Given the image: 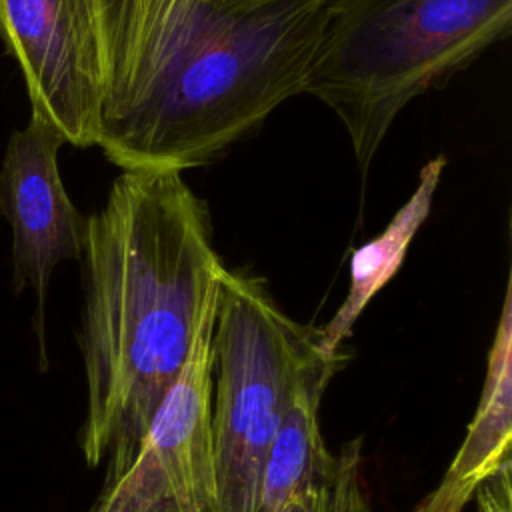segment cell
Wrapping results in <instances>:
<instances>
[{
	"instance_id": "4",
	"label": "cell",
	"mask_w": 512,
	"mask_h": 512,
	"mask_svg": "<svg viewBox=\"0 0 512 512\" xmlns=\"http://www.w3.org/2000/svg\"><path fill=\"white\" fill-rule=\"evenodd\" d=\"M326 356L336 354L322 348L320 328L288 316L264 278L224 270L212 332L210 512H258L282 414L304 374Z\"/></svg>"
},
{
	"instance_id": "3",
	"label": "cell",
	"mask_w": 512,
	"mask_h": 512,
	"mask_svg": "<svg viewBox=\"0 0 512 512\" xmlns=\"http://www.w3.org/2000/svg\"><path fill=\"white\" fill-rule=\"evenodd\" d=\"M304 92L346 128L362 172L396 116L512 30V0H324Z\"/></svg>"
},
{
	"instance_id": "2",
	"label": "cell",
	"mask_w": 512,
	"mask_h": 512,
	"mask_svg": "<svg viewBox=\"0 0 512 512\" xmlns=\"http://www.w3.org/2000/svg\"><path fill=\"white\" fill-rule=\"evenodd\" d=\"M324 16V0L198 4L102 120L98 148L122 172L182 174L212 162L304 92Z\"/></svg>"
},
{
	"instance_id": "9",
	"label": "cell",
	"mask_w": 512,
	"mask_h": 512,
	"mask_svg": "<svg viewBox=\"0 0 512 512\" xmlns=\"http://www.w3.org/2000/svg\"><path fill=\"white\" fill-rule=\"evenodd\" d=\"M446 164L444 154L430 158L420 168L414 192L394 212L388 226L352 252L348 292L334 316L320 326V342L328 354L344 352L342 344L352 336L354 324L364 308L400 270L412 240L432 210Z\"/></svg>"
},
{
	"instance_id": "13",
	"label": "cell",
	"mask_w": 512,
	"mask_h": 512,
	"mask_svg": "<svg viewBox=\"0 0 512 512\" xmlns=\"http://www.w3.org/2000/svg\"><path fill=\"white\" fill-rule=\"evenodd\" d=\"M330 512H370V510L360 502H338L330 508Z\"/></svg>"
},
{
	"instance_id": "11",
	"label": "cell",
	"mask_w": 512,
	"mask_h": 512,
	"mask_svg": "<svg viewBox=\"0 0 512 512\" xmlns=\"http://www.w3.org/2000/svg\"><path fill=\"white\" fill-rule=\"evenodd\" d=\"M512 468L488 478L474 494L476 512H512Z\"/></svg>"
},
{
	"instance_id": "8",
	"label": "cell",
	"mask_w": 512,
	"mask_h": 512,
	"mask_svg": "<svg viewBox=\"0 0 512 512\" xmlns=\"http://www.w3.org/2000/svg\"><path fill=\"white\" fill-rule=\"evenodd\" d=\"M512 296L506 282L496 334L488 352L486 378L466 436L444 476L414 512H464L478 488L512 468Z\"/></svg>"
},
{
	"instance_id": "5",
	"label": "cell",
	"mask_w": 512,
	"mask_h": 512,
	"mask_svg": "<svg viewBox=\"0 0 512 512\" xmlns=\"http://www.w3.org/2000/svg\"><path fill=\"white\" fill-rule=\"evenodd\" d=\"M0 42L22 72L30 114L66 144L98 146L106 102L98 0H0Z\"/></svg>"
},
{
	"instance_id": "1",
	"label": "cell",
	"mask_w": 512,
	"mask_h": 512,
	"mask_svg": "<svg viewBox=\"0 0 512 512\" xmlns=\"http://www.w3.org/2000/svg\"><path fill=\"white\" fill-rule=\"evenodd\" d=\"M84 462L116 480L138 452L202 328L226 270L208 206L176 172H122L88 216L80 258Z\"/></svg>"
},
{
	"instance_id": "7",
	"label": "cell",
	"mask_w": 512,
	"mask_h": 512,
	"mask_svg": "<svg viewBox=\"0 0 512 512\" xmlns=\"http://www.w3.org/2000/svg\"><path fill=\"white\" fill-rule=\"evenodd\" d=\"M64 136L32 116L8 138L0 162V214L12 230V284L16 294L32 288L36 326L44 338V302L54 268L84 254L88 216L70 200L58 170Z\"/></svg>"
},
{
	"instance_id": "10",
	"label": "cell",
	"mask_w": 512,
	"mask_h": 512,
	"mask_svg": "<svg viewBox=\"0 0 512 512\" xmlns=\"http://www.w3.org/2000/svg\"><path fill=\"white\" fill-rule=\"evenodd\" d=\"M204 2L206 0H142V28H140L138 64H136L134 80H132V86H130L126 98L136 88V84L146 76L150 66L156 62V58L160 56L162 48L166 46L168 38L176 32L180 22L198 4H204ZM126 98L122 100V104L126 102Z\"/></svg>"
},
{
	"instance_id": "12",
	"label": "cell",
	"mask_w": 512,
	"mask_h": 512,
	"mask_svg": "<svg viewBox=\"0 0 512 512\" xmlns=\"http://www.w3.org/2000/svg\"><path fill=\"white\" fill-rule=\"evenodd\" d=\"M264 2H270V0H206L204 4H210V6H216V8H224V10H242V8L260 6Z\"/></svg>"
},
{
	"instance_id": "6",
	"label": "cell",
	"mask_w": 512,
	"mask_h": 512,
	"mask_svg": "<svg viewBox=\"0 0 512 512\" xmlns=\"http://www.w3.org/2000/svg\"><path fill=\"white\" fill-rule=\"evenodd\" d=\"M212 332L200 330L126 470L88 512H210L216 498L210 408Z\"/></svg>"
}]
</instances>
